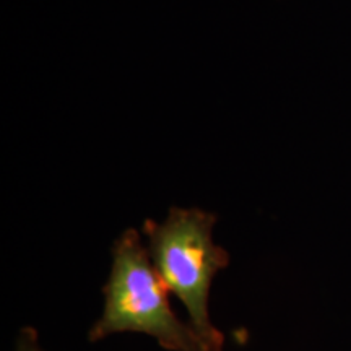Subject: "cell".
<instances>
[{
  "label": "cell",
  "mask_w": 351,
  "mask_h": 351,
  "mask_svg": "<svg viewBox=\"0 0 351 351\" xmlns=\"http://www.w3.org/2000/svg\"><path fill=\"white\" fill-rule=\"evenodd\" d=\"M217 215L202 208H169L163 221L145 219L147 251L166 287L186 306L191 324L215 351L225 350V335L210 319V288L230 252L213 241Z\"/></svg>",
  "instance_id": "2"
},
{
  "label": "cell",
  "mask_w": 351,
  "mask_h": 351,
  "mask_svg": "<svg viewBox=\"0 0 351 351\" xmlns=\"http://www.w3.org/2000/svg\"><path fill=\"white\" fill-rule=\"evenodd\" d=\"M111 270L103 287L104 307L91 326L88 340L101 341L112 333H147L168 351H215L191 322L171 309L169 295L134 228L122 231L111 247Z\"/></svg>",
  "instance_id": "1"
},
{
  "label": "cell",
  "mask_w": 351,
  "mask_h": 351,
  "mask_svg": "<svg viewBox=\"0 0 351 351\" xmlns=\"http://www.w3.org/2000/svg\"><path fill=\"white\" fill-rule=\"evenodd\" d=\"M16 351H44L39 345L36 328L29 326L21 328L19 339H16Z\"/></svg>",
  "instance_id": "3"
}]
</instances>
